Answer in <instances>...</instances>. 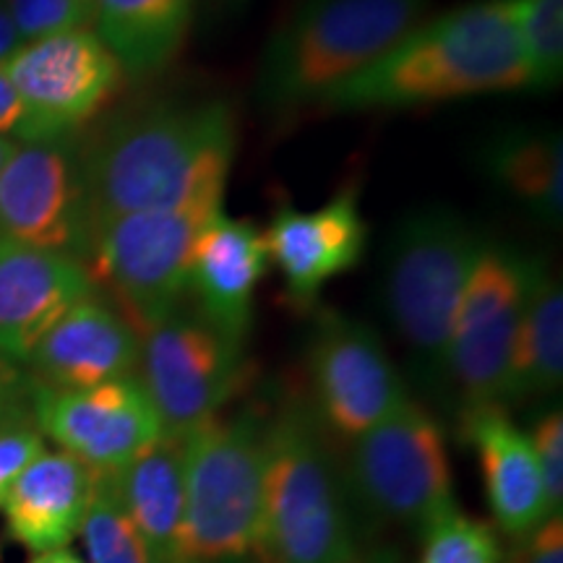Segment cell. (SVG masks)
<instances>
[{
  "label": "cell",
  "instance_id": "28",
  "mask_svg": "<svg viewBox=\"0 0 563 563\" xmlns=\"http://www.w3.org/2000/svg\"><path fill=\"white\" fill-rule=\"evenodd\" d=\"M21 42H37L53 34L89 30L95 5L87 0H5Z\"/></svg>",
  "mask_w": 563,
  "mask_h": 563
},
{
  "label": "cell",
  "instance_id": "3",
  "mask_svg": "<svg viewBox=\"0 0 563 563\" xmlns=\"http://www.w3.org/2000/svg\"><path fill=\"white\" fill-rule=\"evenodd\" d=\"M319 415L279 407L266 420L262 563H350L357 559L347 483Z\"/></svg>",
  "mask_w": 563,
  "mask_h": 563
},
{
  "label": "cell",
  "instance_id": "25",
  "mask_svg": "<svg viewBox=\"0 0 563 563\" xmlns=\"http://www.w3.org/2000/svg\"><path fill=\"white\" fill-rule=\"evenodd\" d=\"M89 563H157L136 527L123 511L108 473L97 475V488L81 525Z\"/></svg>",
  "mask_w": 563,
  "mask_h": 563
},
{
  "label": "cell",
  "instance_id": "38",
  "mask_svg": "<svg viewBox=\"0 0 563 563\" xmlns=\"http://www.w3.org/2000/svg\"><path fill=\"white\" fill-rule=\"evenodd\" d=\"M350 563H376V561H365V559H361V555H357V559L350 561Z\"/></svg>",
  "mask_w": 563,
  "mask_h": 563
},
{
  "label": "cell",
  "instance_id": "31",
  "mask_svg": "<svg viewBox=\"0 0 563 563\" xmlns=\"http://www.w3.org/2000/svg\"><path fill=\"white\" fill-rule=\"evenodd\" d=\"M498 563H563V517L551 514L543 525L514 540L511 553Z\"/></svg>",
  "mask_w": 563,
  "mask_h": 563
},
{
  "label": "cell",
  "instance_id": "32",
  "mask_svg": "<svg viewBox=\"0 0 563 563\" xmlns=\"http://www.w3.org/2000/svg\"><path fill=\"white\" fill-rule=\"evenodd\" d=\"M21 121H24V104H21L16 89L0 66V136L19 133Z\"/></svg>",
  "mask_w": 563,
  "mask_h": 563
},
{
  "label": "cell",
  "instance_id": "35",
  "mask_svg": "<svg viewBox=\"0 0 563 563\" xmlns=\"http://www.w3.org/2000/svg\"><path fill=\"white\" fill-rule=\"evenodd\" d=\"M30 563H84V561L76 553H70L68 548H58V551L37 553V559H32Z\"/></svg>",
  "mask_w": 563,
  "mask_h": 563
},
{
  "label": "cell",
  "instance_id": "6",
  "mask_svg": "<svg viewBox=\"0 0 563 563\" xmlns=\"http://www.w3.org/2000/svg\"><path fill=\"white\" fill-rule=\"evenodd\" d=\"M485 245L481 232L446 207L407 214L386 245L384 308L431 378L446 376L456 311Z\"/></svg>",
  "mask_w": 563,
  "mask_h": 563
},
{
  "label": "cell",
  "instance_id": "14",
  "mask_svg": "<svg viewBox=\"0 0 563 563\" xmlns=\"http://www.w3.org/2000/svg\"><path fill=\"white\" fill-rule=\"evenodd\" d=\"M0 235L42 251L87 245L81 167L55 141H26L0 170Z\"/></svg>",
  "mask_w": 563,
  "mask_h": 563
},
{
  "label": "cell",
  "instance_id": "4",
  "mask_svg": "<svg viewBox=\"0 0 563 563\" xmlns=\"http://www.w3.org/2000/svg\"><path fill=\"white\" fill-rule=\"evenodd\" d=\"M428 0H302L274 32L258 102L277 115L319 104L420 24Z\"/></svg>",
  "mask_w": 563,
  "mask_h": 563
},
{
  "label": "cell",
  "instance_id": "23",
  "mask_svg": "<svg viewBox=\"0 0 563 563\" xmlns=\"http://www.w3.org/2000/svg\"><path fill=\"white\" fill-rule=\"evenodd\" d=\"M196 0H95L97 34L123 74L150 79L178 58Z\"/></svg>",
  "mask_w": 563,
  "mask_h": 563
},
{
  "label": "cell",
  "instance_id": "7",
  "mask_svg": "<svg viewBox=\"0 0 563 563\" xmlns=\"http://www.w3.org/2000/svg\"><path fill=\"white\" fill-rule=\"evenodd\" d=\"M344 483L371 517L405 530L428 532L456 509L446 439L412 399L352 441Z\"/></svg>",
  "mask_w": 563,
  "mask_h": 563
},
{
  "label": "cell",
  "instance_id": "12",
  "mask_svg": "<svg viewBox=\"0 0 563 563\" xmlns=\"http://www.w3.org/2000/svg\"><path fill=\"white\" fill-rule=\"evenodd\" d=\"M308 365L313 412L327 431L347 441L361 439L410 399L382 336L350 316L319 313Z\"/></svg>",
  "mask_w": 563,
  "mask_h": 563
},
{
  "label": "cell",
  "instance_id": "33",
  "mask_svg": "<svg viewBox=\"0 0 563 563\" xmlns=\"http://www.w3.org/2000/svg\"><path fill=\"white\" fill-rule=\"evenodd\" d=\"M21 391V373L13 363L0 357V426H5L11 418L13 407H16Z\"/></svg>",
  "mask_w": 563,
  "mask_h": 563
},
{
  "label": "cell",
  "instance_id": "34",
  "mask_svg": "<svg viewBox=\"0 0 563 563\" xmlns=\"http://www.w3.org/2000/svg\"><path fill=\"white\" fill-rule=\"evenodd\" d=\"M21 45H24V42H21L16 26H13L9 3L0 0V66H5Z\"/></svg>",
  "mask_w": 563,
  "mask_h": 563
},
{
  "label": "cell",
  "instance_id": "20",
  "mask_svg": "<svg viewBox=\"0 0 563 563\" xmlns=\"http://www.w3.org/2000/svg\"><path fill=\"white\" fill-rule=\"evenodd\" d=\"M97 475L66 452H42L0 506L13 540L34 553L66 548L81 532Z\"/></svg>",
  "mask_w": 563,
  "mask_h": 563
},
{
  "label": "cell",
  "instance_id": "36",
  "mask_svg": "<svg viewBox=\"0 0 563 563\" xmlns=\"http://www.w3.org/2000/svg\"><path fill=\"white\" fill-rule=\"evenodd\" d=\"M16 150H19V141H13L9 136H0V170H3L5 162L16 154Z\"/></svg>",
  "mask_w": 563,
  "mask_h": 563
},
{
  "label": "cell",
  "instance_id": "5",
  "mask_svg": "<svg viewBox=\"0 0 563 563\" xmlns=\"http://www.w3.org/2000/svg\"><path fill=\"white\" fill-rule=\"evenodd\" d=\"M266 420L214 415L183 435L186 504L178 563H241L256 555L264 514Z\"/></svg>",
  "mask_w": 563,
  "mask_h": 563
},
{
  "label": "cell",
  "instance_id": "21",
  "mask_svg": "<svg viewBox=\"0 0 563 563\" xmlns=\"http://www.w3.org/2000/svg\"><path fill=\"white\" fill-rule=\"evenodd\" d=\"M123 511L136 527L157 563H178L186 477H183V439L162 435L146 452L108 473Z\"/></svg>",
  "mask_w": 563,
  "mask_h": 563
},
{
  "label": "cell",
  "instance_id": "9",
  "mask_svg": "<svg viewBox=\"0 0 563 563\" xmlns=\"http://www.w3.org/2000/svg\"><path fill=\"white\" fill-rule=\"evenodd\" d=\"M139 378L159 415L162 433L183 439L220 415L241 389L245 342L178 308L141 334Z\"/></svg>",
  "mask_w": 563,
  "mask_h": 563
},
{
  "label": "cell",
  "instance_id": "15",
  "mask_svg": "<svg viewBox=\"0 0 563 563\" xmlns=\"http://www.w3.org/2000/svg\"><path fill=\"white\" fill-rule=\"evenodd\" d=\"M269 262L285 279L287 300L298 311H311L321 290L340 274L361 264L368 224L361 211L357 186L342 188L313 211L282 201L264 230Z\"/></svg>",
  "mask_w": 563,
  "mask_h": 563
},
{
  "label": "cell",
  "instance_id": "8",
  "mask_svg": "<svg viewBox=\"0 0 563 563\" xmlns=\"http://www.w3.org/2000/svg\"><path fill=\"white\" fill-rule=\"evenodd\" d=\"M220 209H162L118 217L89 235V277L118 302L139 334L178 311L188 295V262L203 222Z\"/></svg>",
  "mask_w": 563,
  "mask_h": 563
},
{
  "label": "cell",
  "instance_id": "11",
  "mask_svg": "<svg viewBox=\"0 0 563 563\" xmlns=\"http://www.w3.org/2000/svg\"><path fill=\"white\" fill-rule=\"evenodd\" d=\"M525 258L488 243L462 292L446 376L460 389L464 410L509 402L514 340L525 295Z\"/></svg>",
  "mask_w": 563,
  "mask_h": 563
},
{
  "label": "cell",
  "instance_id": "18",
  "mask_svg": "<svg viewBox=\"0 0 563 563\" xmlns=\"http://www.w3.org/2000/svg\"><path fill=\"white\" fill-rule=\"evenodd\" d=\"M26 363L47 389H91L136 376L141 334L118 308L89 295L42 336Z\"/></svg>",
  "mask_w": 563,
  "mask_h": 563
},
{
  "label": "cell",
  "instance_id": "27",
  "mask_svg": "<svg viewBox=\"0 0 563 563\" xmlns=\"http://www.w3.org/2000/svg\"><path fill=\"white\" fill-rule=\"evenodd\" d=\"M498 559L501 551L490 527L454 509L426 532L420 563H498Z\"/></svg>",
  "mask_w": 563,
  "mask_h": 563
},
{
  "label": "cell",
  "instance_id": "1",
  "mask_svg": "<svg viewBox=\"0 0 563 563\" xmlns=\"http://www.w3.org/2000/svg\"><path fill=\"white\" fill-rule=\"evenodd\" d=\"M238 146V118L224 100L152 102L118 115L79 162L87 241L136 211L222 209Z\"/></svg>",
  "mask_w": 563,
  "mask_h": 563
},
{
  "label": "cell",
  "instance_id": "19",
  "mask_svg": "<svg viewBox=\"0 0 563 563\" xmlns=\"http://www.w3.org/2000/svg\"><path fill=\"white\" fill-rule=\"evenodd\" d=\"M462 433L473 443L493 519L506 538L517 540L543 525L553 511L530 435L498 405L464 410Z\"/></svg>",
  "mask_w": 563,
  "mask_h": 563
},
{
  "label": "cell",
  "instance_id": "2",
  "mask_svg": "<svg viewBox=\"0 0 563 563\" xmlns=\"http://www.w3.org/2000/svg\"><path fill=\"white\" fill-rule=\"evenodd\" d=\"M530 89L509 0H477L412 26L391 51L357 70L319 108L402 110L418 104Z\"/></svg>",
  "mask_w": 563,
  "mask_h": 563
},
{
  "label": "cell",
  "instance_id": "10",
  "mask_svg": "<svg viewBox=\"0 0 563 563\" xmlns=\"http://www.w3.org/2000/svg\"><path fill=\"white\" fill-rule=\"evenodd\" d=\"M3 70L24 104L19 136L26 141H55L89 123L125 76L100 34L89 30L26 42Z\"/></svg>",
  "mask_w": 563,
  "mask_h": 563
},
{
  "label": "cell",
  "instance_id": "29",
  "mask_svg": "<svg viewBox=\"0 0 563 563\" xmlns=\"http://www.w3.org/2000/svg\"><path fill=\"white\" fill-rule=\"evenodd\" d=\"M534 456H538L540 475L548 493V504L553 514H561L563 506V415L561 410L545 412L534 422L530 433Z\"/></svg>",
  "mask_w": 563,
  "mask_h": 563
},
{
  "label": "cell",
  "instance_id": "17",
  "mask_svg": "<svg viewBox=\"0 0 563 563\" xmlns=\"http://www.w3.org/2000/svg\"><path fill=\"white\" fill-rule=\"evenodd\" d=\"M264 230L220 209L196 235L188 262V292L196 313L232 340L245 342L253 323L256 287L269 272Z\"/></svg>",
  "mask_w": 563,
  "mask_h": 563
},
{
  "label": "cell",
  "instance_id": "30",
  "mask_svg": "<svg viewBox=\"0 0 563 563\" xmlns=\"http://www.w3.org/2000/svg\"><path fill=\"white\" fill-rule=\"evenodd\" d=\"M42 452L45 441L40 431L24 426H0V506L9 496L11 485Z\"/></svg>",
  "mask_w": 563,
  "mask_h": 563
},
{
  "label": "cell",
  "instance_id": "24",
  "mask_svg": "<svg viewBox=\"0 0 563 563\" xmlns=\"http://www.w3.org/2000/svg\"><path fill=\"white\" fill-rule=\"evenodd\" d=\"M490 180L514 201L559 228L563 220V139L559 131L511 129L483 154Z\"/></svg>",
  "mask_w": 563,
  "mask_h": 563
},
{
  "label": "cell",
  "instance_id": "37",
  "mask_svg": "<svg viewBox=\"0 0 563 563\" xmlns=\"http://www.w3.org/2000/svg\"><path fill=\"white\" fill-rule=\"evenodd\" d=\"M211 3L217 5L220 11H230V13H241L245 5L251 3V0H211Z\"/></svg>",
  "mask_w": 563,
  "mask_h": 563
},
{
  "label": "cell",
  "instance_id": "13",
  "mask_svg": "<svg viewBox=\"0 0 563 563\" xmlns=\"http://www.w3.org/2000/svg\"><path fill=\"white\" fill-rule=\"evenodd\" d=\"M40 431L95 473H118L162 435L159 415L139 376L91 386L47 389L34 386Z\"/></svg>",
  "mask_w": 563,
  "mask_h": 563
},
{
  "label": "cell",
  "instance_id": "22",
  "mask_svg": "<svg viewBox=\"0 0 563 563\" xmlns=\"http://www.w3.org/2000/svg\"><path fill=\"white\" fill-rule=\"evenodd\" d=\"M563 384V287L551 266L525 258V295L511 357L509 402L548 397Z\"/></svg>",
  "mask_w": 563,
  "mask_h": 563
},
{
  "label": "cell",
  "instance_id": "26",
  "mask_svg": "<svg viewBox=\"0 0 563 563\" xmlns=\"http://www.w3.org/2000/svg\"><path fill=\"white\" fill-rule=\"evenodd\" d=\"M530 74V89H553L563 76V0H509Z\"/></svg>",
  "mask_w": 563,
  "mask_h": 563
},
{
  "label": "cell",
  "instance_id": "16",
  "mask_svg": "<svg viewBox=\"0 0 563 563\" xmlns=\"http://www.w3.org/2000/svg\"><path fill=\"white\" fill-rule=\"evenodd\" d=\"M95 295L79 258L0 235V357L26 363L76 302Z\"/></svg>",
  "mask_w": 563,
  "mask_h": 563
},
{
  "label": "cell",
  "instance_id": "39",
  "mask_svg": "<svg viewBox=\"0 0 563 563\" xmlns=\"http://www.w3.org/2000/svg\"><path fill=\"white\" fill-rule=\"evenodd\" d=\"M87 3H91V5H95V0H87Z\"/></svg>",
  "mask_w": 563,
  "mask_h": 563
}]
</instances>
